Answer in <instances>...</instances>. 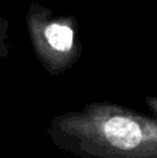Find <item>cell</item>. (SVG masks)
<instances>
[{"instance_id": "7a4b0ae2", "label": "cell", "mask_w": 157, "mask_h": 158, "mask_svg": "<svg viewBox=\"0 0 157 158\" xmlns=\"http://www.w3.org/2000/svg\"><path fill=\"white\" fill-rule=\"evenodd\" d=\"M25 21L36 58L50 75L63 74L79 60L82 44L75 17L54 14L32 2Z\"/></svg>"}, {"instance_id": "3957f363", "label": "cell", "mask_w": 157, "mask_h": 158, "mask_svg": "<svg viewBox=\"0 0 157 158\" xmlns=\"http://www.w3.org/2000/svg\"><path fill=\"white\" fill-rule=\"evenodd\" d=\"M8 28H10V24L7 22V19H4L0 15V58H6L10 53Z\"/></svg>"}, {"instance_id": "6da1fadb", "label": "cell", "mask_w": 157, "mask_h": 158, "mask_svg": "<svg viewBox=\"0 0 157 158\" xmlns=\"http://www.w3.org/2000/svg\"><path fill=\"white\" fill-rule=\"evenodd\" d=\"M47 135L81 158H157V118L114 103H89L56 115Z\"/></svg>"}, {"instance_id": "277c9868", "label": "cell", "mask_w": 157, "mask_h": 158, "mask_svg": "<svg viewBox=\"0 0 157 158\" xmlns=\"http://www.w3.org/2000/svg\"><path fill=\"white\" fill-rule=\"evenodd\" d=\"M146 104H147V107L150 108L152 114L157 118V97H147L146 98Z\"/></svg>"}]
</instances>
